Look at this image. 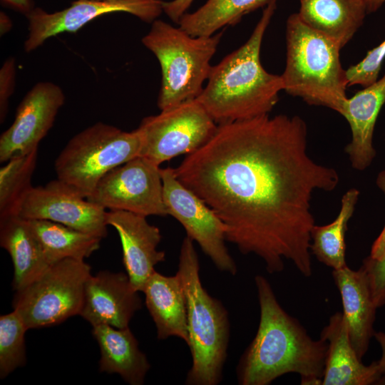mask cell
Listing matches in <instances>:
<instances>
[{
    "instance_id": "16",
    "label": "cell",
    "mask_w": 385,
    "mask_h": 385,
    "mask_svg": "<svg viewBox=\"0 0 385 385\" xmlns=\"http://www.w3.org/2000/svg\"><path fill=\"white\" fill-rule=\"evenodd\" d=\"M142 302L124 272L101 271L88 277L80 315L93 327H128Z\"/></svg>"
},
{
    "instance_id": "17",
    "label": "cell",
    "mask_w": 385,
    "mask_h": 385,
    "mask_svg": "<svg viewBox=\"0 0 385 385\" xmlns=\"http://www.w3.org/2000/svg\"><path fill=\"white\" fill-rule=\"evenodd\" d=\"M320 338L328 344L322 385L385 384L376 361L364 365L351 342L342 312H337L322 329Z\"/></svg>"
},
{
    "instance_id": "21",
    "label": "cell",
    "mask_w": 385,
    "mask_h": 385,
    "mask_svg": "<svg viewBox=\"0 0 385 385\" xmlns=\"http://www.w3.org/2000/svg\"><path fill=\"white\" fill-rule=\"evenodd\" d=\"M92 334L100 348V371L118 374L130 385L143 384L150 365L129 327L98 325L93 327Z\"/></svg>"
},
{
    "instance_id": "32",
    "label": "cell",
    "mask_w": 385,
    "mask_h": 385,
    "mask_svg": "<svg viewBox=\"0 0 385 385\" xmlns=\"http://www.w3.org/2000/svg\"><path fill=\"white\" fill-rule=\"evenodd\" d=\"M376 183L385 195V170L378 174ZM385 251V224L379 236L373 242L369 256L374 259H379Z\"/></svg>"
},
{
    "instance_id": "3",
    "label": "cell",
    "mask_w": 385,
    "mask_h": 385,
    "mask_svg": "<svg viewBox=\"0 0 385 385\" xmlns=\"http://www.w3.org/2000/svg\"><path fill=\"white\" fill-rule=\"evenodd\" d=\"M275 9L276 0H271L248 40L212 66L197 99L217 125L269 114L279 101L282 77L267 72L260 61L263 36Z\"/></svg>"
},
{
    "instance_id": "36",
    "label": "cell",
    "mask_w": 385,
    "mask_h": 385,
    "mask_svg": "<svg viewBox=\"0 0 385 385\" xmlns=\"http://www.w3.org/2000/svg\"><path fill=\"white\" fill-rule=\"evenodd\" d=\"M368 13L376 11L385 2V0H364Z\"/></svg>"
},
{
    "instance_id": "31",
    "label": "cell",
    "mask_w": 385,
    "mask_h": 385,
    "mask_svg": "<svg viewBox=\"0 0 385 385\" xmlns=\"http://www.w3.org/2000/svg\"><path fill=\"white\" fill-rule=\"evenodd\" d=\"M16 65L14 58L7 59L0 71V119L4 122L8 110L9 99L15 84Z\"/></svg>"
},
{
    "instance_id": "38",
    "label": "cell",
    "mask_w": 385,
    "mask_h": 385,
    "mask_svg": "<svg viewBox=\"0 0 385 385\" xmlns=\"http://www.w3.org/2000/svg\"><path fill=\"white\" fill-rule=\"evenodd\" d=\"M98 1H116V0H98Z\"/></svg>"
},
{
    "instance_id": "33",
    "label": "cell",
    "mask_w": 385,
    "mask_h": 385,
    "mask_svg": "<svg viewBox=\"0 0 385 385\" xmlns=\"http://www.w3.org/2000/svg\"><path fill=\"white\" fill-rule=\"evenodd\" d=\"M194 0H173L163 1V11L174 22L178 24Z\"/></svg>"
},
{
    "instance_id": "24",
    "label": "cell",
    "mask_w": 385,
    "mask_h": 385,
    "mask_svg": "<svg viewBox=\"0 0 385 385\" xmlns=\"http://www.w3.org/2000/svg\"><path fill=\"white\" fill-rule=\"evenodd\" d=\"M28 220L50 265L66 258L84 260L100 247L97 236L50 220Z\"/></svg>"
},
{
    "instance_id": "19",
    "label": "cell",
    "mask_w": 385,
    "mask_h": 385,
    "mask_svg": "<svg viewBox=\"0 0 385 385\" xmlns=\"http://www.w3.org/2000/svg\"><path fill=\"white\" fill-rule=\"evenodd\" d=\"M335 285L341 295L343 314L349 338L358 356L362 360L374 337L376 307L369 279L364 268L350 269L348 265L332 271Z\"/></svg>"
},
{
    "instance_id": "25",
    "label": "cell",
    "mask_w": 385,
    "mask_h": 385,
    "mask_svg": "<svg viewBox=\"0 0 385 385\" xmlns=\"http://www.w3.org/2000/svg\"><path fill=\"white\" fill-rule=\"evenodd\" d=\"M359 190H348L341 200V207L333 222L316 225L311 230L310 252L320 262L334 270L347 266L345 260V234L359 197Z\"/></svg>"
},
{
    "instance_id": "14",
    "label": "cell",
    "mask_w": 385,
    "mask_h": 385,
    "mask_svg": "<svg viewBox=\"0 0 385 385\" xmlns=\"http://www.w3.org/2000/svg\"><path fill=\"white\" fill-rule=\"evenodd\" d=\"M65 96L51 82L36 83L19 105L11 126L0 137V162L24 155L38 148L53 126Z\"/></svg>"
},
{
    "instance_id": "6",
    "label": "cell",
    "mask_w": 385,
    "mask_h": 385,
    "mask_svg": "<svg viewBox=\"0 0 385 385\" xmlns=\"http://www.w3.org/2000/svg\"><path fill=\"white\" fill-rule=\"evenodd\" d=\"M222 34L192 36L162 20L153 21L142 43L160 65L162 80L157 101L160 111L200 96Z\"/></svg>"
},
{
    "instance_id": "27",
    "label": "cell",
    "mask_w": 385,
    "mask_h": 385,
    "mask_svg": "<svg viewBox=\"0 0 385 385\" xmlns=\"http://www.w3.org/2000/svg\"><path fill=\"white\" fill-rule=\"evenodd\" d=\"M38 148L15 156L0 169V218L18 215L22 202L31 188Z\"/></svg>"
},
{
    "instance_id": "5",
    "label": "cell",
    "mask_w": 385,
    "mask_h": 385,
    "mask_svg": "<svg viewBox=\"0 0 385 385\" xmlns=\"http://www.w3.org/2000/svg\"><path fill=\"white\" fill-rule=\"evenodd\" d=\"M193 240L186 236L182 242L178 269L185 291L188 329L192 356L185 383L217 385L222 378L230 338L228 314L220 301L203 287L200 263Z\"/></svg>"
},
{
    "instance_id": "30",
    "label": "cell",
    "mask_w": 385,
    "mask_h": 385,
    "mask_svg": "<svg viewBox=\"0 0 385 385\" xmlns=\"http://www.w3.org/2000/svg\"><path fill=\"white\" fill-rule=\"evenodd\" d=\"M361 267L366 272L371 297L377 308L385 305V251L379 259L369 255L364 260Z\"/></svg>"
},
{
    "instance_id": "29",
    "label": "cell",
    "mask_w": 385,
    "mask_h": 385,
    "mask_svg": "<svg viewBox=\"0 0 385 385\" xmlns=\"http://www.w3.org/2000/svg\"><path fill=\"white\" fill-rule=\"evenodd\" d=\"M385 58V40L373 49L356 65L346 70L348 86L366 87L377 81Z\"/></svg>"
},
{
    "instance_id": "12",
    "label": "cell",
    "mask_w": 385,
    "mask_h": 385,
    "mask_svg": "<svg viewBox=\"0 0 385 385\" xmlns=\"http://www.w3.org/2000/svg\"><path fill=\"white\" fill-rule=\"evenodd\" d=\"M160 0H77L59 11L47 13L34 9L26 16L29 35L24 49L30 52L48 38L58 34L74 33L95 18L113 12H127L146 22H153L163 11Z\"/></svg>"
},
{
    "instance_id": "22",
    "label": "cell",
    "mask_w": 385,
    "mask_h": 385,
    "mask_svg": "<svg viewBox=\"0 0 385 385\" xmlns=\"http://www.w3.org/2000/svg\"><path fill=\"white\" fill-rule=\"evenodd\" d=\"M0 245L11 256L12 286L16 292L26 287L50 266L29 220L19 215L0 218Z\"/></svg>"
},
{
    "instance_id": "37",
    "label": "cell",
    "mask_w": 385,
    "mask_h": 385,
    "mask_svg": "<svg viewBox=\"0 0 385 385\" xmlns=\"http://www.w3.org/2000/svg\"><path fill=\"white\" fill-rule=\"evenodd\" d=\"M11 26V21L9 17L4 14L1 13V34H4L9 31Z\"/></svg>"
},
{
    "instance_id": "1",
    "label": "cell",
    "mask_w": 385,
    "mask_h": 385,
    "mask_svg": "<svg viewBox=\"0 0 385 385\" xmlns=\"http://www.w3.org/2000/svg\"><path fill=\"white\" fill-rule=\"evenodd\" d=\"M174 169L177 178L221 219L226 240L261 258L270 274L290 260L312 274L311 201L331 192L337 171L307 151V126L298 115L269 114L217 125L212 138Z\"/></svg>"
},
{
    "instance_id": "20",
    "label": "cell",
    "mask_w": 385,
    "mask_h": 385,
    "mask_svg": "<svg viewBox=\"0 0 385 385\" xmlns=\"http://www.w3.org/2000/svg\"><path fill=\"white\" fill-rule=\"evenodd\" d=\"M143 292L155 324L158 339L176 337L188 344L186 298L178 274L165 276L155 271Z\"/></svg>"
},
{
    "instance_id": "10",
    "label": "cell",
    "mask_w": 385,
    "mask_h": 385,
    "mask_svg": "<svg viewBox=\"0 0 385 385\" xmlns=\"http://www.w3.org/2000/svg\"><path fill=\"white\" fill-rule=\"evenodd\" d=\"M109 210H123L145 217L166 216L160 168L137 156L111 170L86 198Z\"/></svg>"
},
{
    "instance_id": "11",
    "label": "cell",
    "mask_w": 385,
    "mask_h": 385,
    "mask_svg": "<svg viewBox=\"0 0 385 385\" xmlns=\"http://www.w3.org/2000/svg\"><path fill=\"white\" fill-rule=\"evenodd\" d=\"M163 197L168 212L184 227L187 236L220 271L235 275L236 264L225 245V226L217 214L175 176L174 169L160 168Z\"/></svg>"
},
{
    "instance_id": "26",
    "label": "cell",
    "mask_w": 385,
    "mask_h": 385,
    "mask_svg": "<svg viewBox=\"0 0 385 385\" xmlns=\"http://www.w3.org/2000/svg\"><path fill=\"white\" fill-rule=\"evenodd\" d=\"M271 0H207L178 24L192 36H210L219 29L237 24L246 14L266 6Z\"/></svg>"
},
{
    "instance_id": "13",
    "label": "cell",
    "mask_w": 385,
    "mask_h": 385,
    "mask_svg": "<svg viewBox=\"0 0 385 385\" xmlns=\"http://www.w3.org/2000/svg\"><path fill=\"white\" fill-rule=\"evenodd\" d=\"M106 212L56 179L44 186H32L18 215L58 222L103 239L108 234Z\"/></svg>"
},
{
    "instance_id": "28",
    "label": "cell",
    "mask_w": 385,
    "mask_h": 385,
    "mask_svg": "<svg viewBox=\"0 0 385 385\" xmlns=\"http://www.w3.org/2000/svg\"><path fill=\"white\" fill-rule=\"evenodd\" d=\"M28 330L19 314L0 317V378L4 379L26 364L25 333Z\"/></svg>"
},
{
    "instance_id": "7",
    "label": "cell",
    "mask_w": 385,
    "mask_h": 385,
    "mask_svg": "<svg viewBox=\"0 0 385 385\" xmlns=\"http://www.w3.org/2000/svg\"><path fill=\"white\" fill-rule=\"evenodd\" d=\"M140 149L138 128L127 132L96 123L75 135L57 156V179L87 198L106 174L139 156Z\"/></svg>"
},
{
    "instance_id": "8",
    "label": "cell",
    "mask_w": 385,
    "mask_h": 385,
    "mask_svg": "<svg viewBox=\"0 0 385 385\" xmlns=\"http://www.w3.org/2000/svg\"><path fill=\"white\" fill-rule=\"evenodd\" d=\"M91 275V267L84 260L58 261L16 292L14 310L28 329L56 325L80 315L86 283Z\"/></svg>"
},
{
    "instance_id": "15",
    "label": "cell",
    "mask_w": 385,
    "mask_h": 385,
    "mask_svg": "<svg viewBox=\"0 0 385 385\" xmlns=\"http://www.w3.org/2000/svg\"><path fill=\"white\" fill-rule=\"evenodd\" d=\"M106 223L119 235L123 263L133 287L143 292L155 266L165 260V252L157 249L162 238L159 228L146 217L123 210L107 211Z\"/></svg>"
},
{
    "instance_id": "23",
    "label": "cell",
    "mask_w": 385,
    "mask_h": 385,
    "mask_svg": "<svg viewBox=\"0 0 385 385\" xmlns=\"http://www.w3.org/2000/svg\"><path fill=\"white\" fill-rule=\"evenodd\" d=\"M298 15L307 26L342 48L362 25L367 14L364 0H299Z\"/></svg>"
},
{
    "instance_id": "34",
    "label": "cell",
    "mask_w": 385,
    "mask_h": 385,
    "mask_svg": "<svg viewBox=\"0 0 385 385\" xmlns=\"http://www.w3.org/2000/svg\"><path fill=\"white\" fill-rule=\"evenodd\" d=\"M374 337L378 342L381 349V356L379 360L376 361L377 366L379 371L385 375V333L375 332Z\"/></svg>"
},
{
    "instance_id": "18",
    "label": "cell",
    "mask_w": 385,
    "mask_h": 385,
    "mask_svg": "<svg viewBox=\"0 0 385 385\" xmlns=\"http://www.w3.org/2000/svg\"><path fill=\"white\" fill-rule=\"evenodd\" d=\"M385 103V73L348 98L342 115L349 124L351 139L345 152L352 168L362 171L371 165L376 152L373 135L379 113Z\"/></svg>"
},
{
    "instance_id": "9",
    "label": "cell",
    "mask_w": 385,
    "mask_h": 385,
    "mask_svg": "<svg viewBox=\"0 0 385 385\" xmlns=\"http://www.w3.org/2000/svg\"><path fill=\"white\" fill-rule=\"evenodd\" d=\"M217 127L197 98L186 101L142 120L138 128L141 138L139 156L160 166L198 150L212 138Z\"/></svg>"
},
{
    "instance_id": "4",
    "label": "cell",
    "mask_w": 385,
    "mask_h": 385,
    "mask_svg": "<svg viewBox=\"0 0 385 385\" xmlns=\"http://www.w3.org/2000/svg\"><path fill=\"white\" fill-rule=\"evenodd\" d=\"M286 26L283 90L309 105L327 107L342 115L349 86L340 61L341 46L307 26L298 13L289 16Z\"/></svg>"
},
{
    "instance_id": "2",
    "label": "cell",
    "mask_w": 385,
    "mask_h": 385,
    "mask_svg": "<svg viewBox=\"0 0 385 385\" xmlns=\"http://www.w3.org/2000/svg\"><path fill=\"white\" fill-rule=\"evenodd\" d=\"M255 282L260 309L254 339L240 359V385H269L288 373L298 374L302 385L322 383L327 342L313 339L305 328L278 302L268 280L257 275Z\"/></svg>"
},
{
    "instance_id": "35",
    "label": "cell",
    "mask_w": 385,
    "mask_h": 385,
    "mask_svg": "<svg viewBox=\"0 0 385 385\" xmlns=\"http://www.w3.org/2000/svg\"><path fill=\"white\" fill-rule=\"evenodd\" d=\"M5 4L9 5L17 11L26 14V16L34 9L30 0H2Z\"/></svg>"
}]
</instances>
